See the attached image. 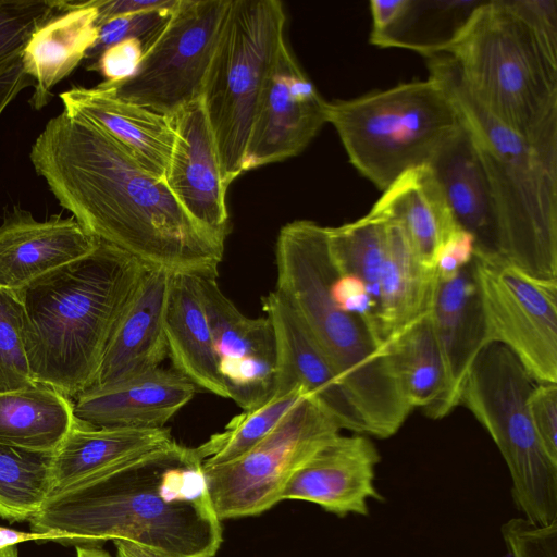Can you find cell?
Here are the masks:
<instances>
[{"label":"cell","instance_id":"6da1fadb","mask_svg":"<svg viewBox=\"0 0 557 557\" xmlns=\"http://www.w3.org/2000/svg\"><path fill=\"white\" fill-rule=\"evenodd\" d=\"M29 159L59 205L97 239L147 269L216 278L224 242L91 121L63 110L37 136Z\"/></svg>","mask_w":557,"mask_h":557},{"label":"cell","instance_id":"7a4b0ae2","mask_svg":"<svg viewBox=\"0 0 557 557\" xmlns=\"http://www.w3.org/2000/svg\"><path fill=\"white\" fill-rule=\"evenodd\" d=\"M202 461L197 447L173 440L84 491L46 503L29 520L30 531L75 546L125 541L154 557H214L222 521Z\"/></svg>","mask_w":557,"mask_h":557},{"label":"cell","instance_id":"3957f363","mask_svg":"<svg viewBox=\"0 0 557 557\" xmlns=\"http://www.w3.org/2000/svg\"><path fill=\"white\" fill-rule=\"evenodd\" d=\"M146 271L99 240L88 255L17 290L33 381L70 399L88 389Z\"/></svg>","mask_w":557,"mask_h":557},{"label":"cell","instance_id":"277c9868","mask_svg":"<svg viewBox=\"0 0 557 557\" xmlns=\"http://www.w3.org/2000/svg\"><path fill=\"white\" fill-rule=\"evenodd\" d=\"M278 292L324 354L360 411L368 434L387 438L412 408L392 370L386 343L332 298L337 276L327 227L308 220L284 225L275 246Z\"/></svg>","mask_w":557,"mask_h":557},{"label":"cell","instance_id":"5b68a950","mask_svg":"<svg viewBox=\"0 0 557 557\" xmlns=\"http://www.w3.org/2000/svg\"><path fill=\"white\" fill-rule=\"evenodd\" d=\"M445 53L488 114L557 151V40L536 27L523 0H484Z\"/></svg>","mask_w":557,"mask_h":557},{"label":"cell","instance_id":"8992f818","mask_svg":"<svg viewBox=\"0 0 557 557\" xmlns=\"http://www.w3.org/2000/svg\"><path fill=\"white\" fill-rule=\"evenodd\" d=\"M457 109L491 183L499 213L498 255L522 272L557 281V151L503 125L463 85L453 59L426 58Z\"/></svg>","mask_w":557,"mask_h":557},{"label":"cell","instance_id":"52a82bcc","mask_svg":"<svg viewBox=\"0 0 557 557\" xmlns=\"http://www.w3.org/2000/svg\"><path fill=\"white\" fill-rule=\"evenodd\" d=\"M325 111L350 163L382 191L408 170L428 165L461 127L451 99L431 76L326 101Z\"/></svg>","mask_w":557,"mask_h":557},{"label":"cell","instance_id":"ba28073f","mask_svg":"<svg viewBox=\"0 0 557 557\" xmlns=\"http://www.w3.org/2000/svg\"><path fill=\"white\" fill-rule=\"evenodd\" d=\"M536 381L500 343L487 344L463 383L459 405L490 433L511 476V494L525 519L557 521V463L544 450L531 422L528 398Z\"/></svg>","mask_w":557,"mask_h":557},{"label":"cell","instance_id":"9c48e42d","mask_svg":"<svg viewBox=\"0 0 557 557\" xmlns=\"http://www.w3.org/2000/svg\"><path fill=\"white\" fill-rule=\"evenodd\" d=\"M285 21L277 0H232L200 96L226 187L244 173L255 111L285 41Z\"/></svg>","mask_w":557,"mask_h":557},{"label":"cell","instance_id":"30bf717a","mask_svg":"<svg viewBox=\"0 0 557 557\" xmlns=\"http://www.w3.org/2000/svg\"><path fill=\"white\" fill-rule=\"evenodd\" d=\"M335 419L310 394L256 446L228 463L203 467L213 509L222 521L260 515L281 502L289 478L341 435Z\"/></svg>","mask_w":557,"mask_h":557},{"label":"cell","instance_id":"8fae6325","mask_svg":"<svg viewBox=\"0 0 557 557\" xmlns=\"http://www.w3.org/2000/svg\"><path fill=\"white\" fill-rule=\"evenodd\" d=\"M232 0H178L133 76L106 84L122 99L173 117L201 96Z\"/></svg>","mask_w":557,"mask_h":557},{"label":"cell","instance_id":"7c38bea8","mask_svg":"<svg viewBox=\"0 0 557 557\" xmlns=\"http://www.w3.org/2000/svg\"><path fill=\"white\" fill-rule=\"evenodd\" d=\"M488 343H500L536 383L557 384V281L531 276L496 253L471 260Z\"/></svg>","mask_w":557,"mask_h":557},{"label":"cell","instance_id":"4fadbf2b","mask_svg":"<svg viewBox=\"0 0 557 557\" xmlns=\"http://www.w3.org/2000/svg\"><path fill=\"white\" fill-rule=\"evenodd\" d=\"M325 107L284 41L260 92L243 171L300 153L327 123Z\"/></svg>","mask_w":557,"mask_h":557},{"label":"cell","instance_id":"5bb4252c","mask_svg":"<svg viewBox=\"0 0 557 557\" xmlns=\"http://www.w3.org/2000/svg\"><path fill=\"white\" fill-rule=\"evenodd\" d=\"M173 119L175 137L164 182L199 226L225 242L230 233L227 187L201 99L185 106Z\"/></svg>","mask_w":557,"mask_h":557},{"label":"cell","instance_id":"9a60e30c","mask_svg":"<svg viewBox=\"0 0 557 557\" xmlns=\"http://www.w3.org/2000/svg\"><path fill=\"white\" fill-rule=\"evenodd\" d=\"M276 341L274 394L304 387L335 419L341 429L368 434L367 424L334 366L275 289L262 297Z\"/></svg>","mask_w":557,"mask_h":557},{"label":"cell","instance_id":"2e32d148","mask_svg":"<svg viewBox=\"0 0 557 557\" xmlns=\"http://www.w3.org/2000/svg\"><path fill=\"white\" fill-rule=\"evenodd\" d=\"M379 461L377 449L363 434L339 435L295 471L281 500H308L338 517L367 516L368 499L382 500L373 483Z\"/></svg>","mask_w":557,"mask_h":557},{"label":"cell","instance_id":"e0dca14e","mask_svg":"<svg viewBox=\"0 0 557 557\" xmlns=\"http://www.w3.org/2000/svg\"><path fill=\"white\" fill-rule=\"evenodd\" d=\"M98 242L73 216L38 221L30 211L13 206L0 224V287L17 292L88 255Z\"/></svg>","mask_w":557,"mask_h":557},{"label":"cell","instance_id":"ac0fdd59","mask_svg":"<svg viewBox=\"0 0 557 557\" xmlns=\"http://www.w3.org/2000/svg\"><path fill=\"white\" fill-rule=\"evenodd\" d=\"M196 392L176 371L158 368L83 392L72 399L73 416L91 428L161 429Z\"/></svg>","mask_w":557,"mask_h":557},{"label":"cell","instance_id":"d6986e66","mask_svg":"<svg viewBox=\"0 0 557 557\" xmlns=\"http://www.w3.org/2000/svg\"><path fill=\"white\" fill-rule=\"evenodd\" d=\"M430 313L446 374V391L432 419H442L459 405L470 368L490 344L471 262L451 278L436 276Z\"/></svg>","mask_w":557,"mask_h":557},{"label":"cell","instance_id":"ffe728a7","mask_svg":"<svg viewBox=\"0 0 557 557\" xmlns=\"http://www.w3.org/2000/svg\"><path fill=\"white\" fill-rule=\"evenodd\" d=\"M171 441L166 428H91L75 421L52 453L47 503L84 491L125 461Z\"/></svg>","mask_w":557,"mask_h":557},{"label":"cell","instance_id":"44dd1931","mask_svg":"<svg viewBox=\"0 0 557 557\" xmlns=\"http://www.w3.org/2000/svg\"><path fill=\"white\" fill-rule=\"evenodd\" d=\"M63 110L108 133L150 175L164 180L174 137V119L120 98L98 84L74 86L59 95Z\"/></svg>","mask_w":557,"mask_h":557},{"label":"cell","instance_id":"7402d4cb","mask_svg":"<svg viewBox=\"0 0 557 557\" xmlns=\"http://www.w3.org/2000/svg\"><path fill=\"white\" fill-rule=\"evenodd\" d=\"M171 276L164 270L147 269L89 388L160 368L168 357L164 315Z\"/></svg>","mask_w":557,"mask_h":557},{"label":"cell","instance_id":"603a6c76","mask_svg":"<svg viewBox=\"0 0 557 557\" xmlns=\"http://www.w3.org/2000/svg\"><path fill=\"white\" fill-rule=\"evenodd\" d=\"M428 166L456 224L474 237V250L498 255L500 225L497 202L480 156L462 124L437 150Z\"/></svg>","mask_w":557,"mask_h":557},{"label":"cell","instance_id":"cb8c5ba5","mask_svg":"<svg viewBox=\"0 0 557 557\" xmlns=\"http://www.w3.org/2000/svg\"><path fill=\"white\" fill-rule=\"evenodd\" d=\"M95 0H59L58 11L32 34L22 55L34 81L29 104L35 110L53 98V88L85 60L98 37Z\"/></svg>","mask_w":557,"mask_h":557},{"label":"cell","instance_id":"d4e9b609","mask_svg":"<svg viewBox=\"0 0 557 557\" xmlns=\"http://www.w3.org/2000/svg\"><path fill=\"white\" fill-rule=\"evenodd\" d=\"M164 334L168 356L177 373L197 388L230 398L219 372V360L197 276L172 274Z\"/></svg>","mask_w":557,"mask_h":557},{"label":"cell","instance_id":"484cf974","mask_svg":"<svg viewBox=\"0 0 557 557\" xmlns=\"http://www.w3.org/2000/svg\"><path fill=\"white\" fill-rule=\"evenodd\" d=\"M372 210L400 224L420 261L434 269L444 240L459 227L431 169L418 166L403 173L374 203Z\"/></svg>","mask_w":557,"mask_h":557},{"label":"cell","instance_id":"4316f807","mask_svg":"<svg viewBox=\"0 0 557 557\" xmlns=\"http://www.w3.org/2000/svg\"><path fill=\"white\" fill-rule=\"evenodd\" d=\"M389 219L376 308L379 330L385 342L431 310L436 281L434 269L423 265L400 224Z\"/></svg>","mask_w":557,"mask_h":557},{"label":"cell","instance_id":"83f0119b","mask_svg":"<svg viewBox=\"0 0 557 557\" xmlns=\"http://www.w3.org/2000/svg\"><path fill=\"white\" fill-rule=\"evenodd\" d=\"M75 422L72 399L42 385L0 393V443L52 454Z\"/></svg>","mask_w":557,"mask_h":557},{"label":"cell","instance_id":"f1b7e54d","mask_svg":"<svg viewBox=\"0 0 557 557\" xmlns=\"http://www.w3.org/2000/svg\"><path fill=\"white\" fill-rule=\"evenodd\" d=\"M430 311L389 337L386 349L407 403L432 418L446 391V374Z\"/></svg>","mask_w":557,"mask_h":557},{"label":"cell","instance_id":"f546056e","mask_svg":"<svg viewBox=\"0 0 557 557\" xmlns=\"http://www.w3.org/2000/svg\"><path fill=\"white\" fill-rule=\"evenodd\" d=\"M484 0H405L388 29L371 44L404 48L425 59L445 53Z\"/></svg>","mask_w":557,"mask_h":557},{"label":"cell","instance_id":"4dcf8cb0","mask_svg":"<svg viewBox=\"0 0 557 557\" xmlns=\"http://www.w3.org/2000/svg\"><path fill=\"white\" fill-rule=\"evenodd\" d=\"M197 278L219 369L253 360L276 364V341L270 319L246 317L221 290L216 278Z\"/></svg>","mask_w":557,"mask_h":557},{"label":"cell","instance_id":"1f68e13d","mask_svg":"<svg viewBox=\"0 0 557 557\" xmlns=\"http://www.w3.org/2000/svg\"><path fill=\"white\" fill-rule=\"evenodd\" d=\"M52 454L30 451L0 443V517L30 520L50 494Z\"/></svg>","mask_w":557,"mask_h":557},{"label":"cell","instance_id":"d6a6232c","mask_svg":"<svg viewBox=\"0 0 557 557\" xmlns=\"http://www.w3.org/2000/svg\"><path fill=\"white\" fill-rule=\"evenodd\" d=\"M304 387L274 394L264 404L234 417L224 430L210 436L197 447L203 467L228 463L236 460L261 440L308 394Z\"/></svg>","mask_w":557,"mask_h":557},{"label":"cell","instance_id":"836d02e7","mask_svg":"<svg viewBox=\"0 0 557 557\" xmlns=\"http://www.w3.org/2000/svg\"><path fill=\"white\" fill-rule=\"evenodd\" d=\"M36 384L26 355V317L16 292L0 287V393Z\"/></svg>","mask_w":557,"mask_h":557},{"label":"cell","instance_id":"e575fe53","mask_svg":"<svg viewBox=\"0 0 557 557\" xmlns=\"http://www.w3.org/2000/svg\"><path fill=\"white\" fill-rule=\"evenodd\" d=\"M58 7L59 0H0V76L22 60L32 34Z\"/></svg>","mask_w":557,"mask_h":557},{"label":"cell","instance_id":"d590c367","mask_svg":"<svg viewBox=\"0 0 557 557\" xmlns=\"http://www.w3.org/2000/svg\"><path fill=\"white\" fill-rule=\"evenodd\" d=\"M173 9L134 13L102 23L98 26L97 40L87 52L85 60H96L107 48L131 38L143 39L148 47Z\"/></svg>","mask_w":557,"mask_h":557},{"label":"cell","instance_id":"8d00e7d4","mask_svg":"<svg viewBox=\"0 0 557 557\" xmlns=\"http://www.w3.org/2000/svg\"><path fill=\"white\" fill-rule=\"evenodd\" d=\"M502 534L512 557H557V521L539 525L513 518L503 524Z\"/></svg>","mask_w":557,"mask_h":557},{"label":"cell","instance_id":"74e56055","mask_svg":"<svg viewBox=\"0 0 557 557\" xmlns=\"http://www.w3.org/2000/svg\"><path fill=\"white\" fill-rule=\"evenodd\" d=\"M528 410L544 450L557 463V384L536 383L528 398Z\"/></svg>","mask_w":557,"mask_h":557},{"label":"cell","instance_id":"f35d334b","mask_svg":"<svg viewBox=\"0 0 557 557\" xmlns=\"http://www.w3.org/2000/svg\"><path fill=\"white\" fill-rule=\"evenodd\" d=\"M143 39L131 38L107 48L89 64L88 70L99 72L106 84L126 81L136 72L146 51Z\"/></svg>","mask_w":557,"mask_h":557},{"label":"cell","instance_id":"ab89813d","mask_svg":"<svg viewBox=\"0 0 557 557\" xmlns=\"http://www.w3.org/2000/svg\"><path fill=\"white\" fill-rule=\"evenodd\" d=\"M331 295L341 309L363 319L384 341L377 326L373 302L360 280L352 275L337 274L331 285Z\"/></svg>","mask_w":557,"mask_h":557},{"label":"cell","instance_id":"60d3db41","mask_svg":"<svg viewBox=\"0 0 557 557\" xmlns=\"http://www.w3.org/2000/svg\"><path fill=\"white\" fill-rule=\"evenodd\" d=\"M475 249L474 237L457 227L440 247L435 260V275L442 280L455 276L462 268L470 264Z\"/></svg>","mask_w":557,"mask_h":557},{"label":"cell","instance_id":"b9f144b4","mask_svg":"<svg viewBox=\"0 0 557 557\" xmlns=\"http://www.w3.org/2000/svg\"><path fill=\"white\" fill-rule=\"evenodd\" d=\"M98 10L97 25L114 17L154 11L173 9L177 0H95Z\"/></svg>","mask_w":557,"mask_h":557},{"label":"cell","instance_id":"7bdbcfd3","mask_svg":"<svg viewBox=\"0 0 557 557\" xmlns=\"http://www.w3.org/2000/svg\"><path fill=\"white\" fill-rule=\"evenodd\" d=\"M27 87H34V81L25 73L21 60L0 76V116L20 92Z\"/></svg>","mask_w":557,"mask_h":557},{"label":"cell","instance_id":"ee69618b","mask_svg":"<svg viewBox=\"0 0 557 557\" xmlns=\"http://www.w3.org/2000/svg\"><path fill=\"white\" fill-rule=\"evenodd\" d=\"M45 542V541H53L59 542V536L53 533H37V532H23L16 531L13 529L0 527V552L12 547L17 546L23 542Z\"/></svg>","mask_w":557,"mask_h":557},{"label":"cell","instance_id":"f6af8a7d","mask_svg":"<svg viewBox=\"0 0 557 557\" xmlns=\"http://www.w3.org/2000/svg\"><path fill=\"white\" fill-rule=\"evenodd\" d=\"M114 544L116 546L117 557H154L147 550L129 542L115 541Z\"/></svg>","mask_w":557,"mask_h":557},{"label":"cell","instance_id":"bcb514c9","mask_svg":"<svg viewBox=\"0 0 557 557\" xmlns=\"http://www.w3.org/2000/svg\"><path fill=\"white\" fill-rule=\"evenodd\" d=\"M76 557H112L108 552L91 545L76 546Z\"/></svg>","mask_w":557,"mask_h":557},{"label":"cell","instance_id":"7dc6e473","mask_svg":"<svg viewBox=\"0 0 557 557\" xmlns=\"http://www.w3.org/2000/svg\"><path fill=\"white\" fill-rule=\"evenodd\" d=\"M0 557H18L17 546H12L1 550Z\"/></svg>","mask_w":557,"mask_h":557}]
</instances>
